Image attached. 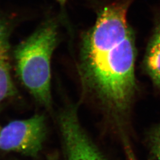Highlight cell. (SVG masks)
Here are the masks:
<instances>
[{"label": "cell", "mask_w": 160, "mask_h": 160, "mask_svg": "<svg viewBox=\"0 0 160 160\" xmlns=\"http://www.w3.org/2000/svg\"><path fill=\"white\" fill-rule=\"evenodd\" d=\"M147 144L152 158L154 160H160V123L149 132Z\"/></svg>", "instance_id": "obj_7"}, {"label": "cell", "mask_w": 160, "mask_h": 160, "mask_svg": "<svg viewBox=\"0 0 160 160\" xmlns=\"http://www.w3.org/2000/svg\"><path fill=\"white\" fill-rule=\"evenodd\" d=\"M10 53L8 26L0 16V102L13 96L16 92L11 75Z\"/></svg>", "instance_id": "obj_5"}, {"label": "cell", "mask_w": 160, "mask_h": 160, "mask_svg": "<svg viewBox=\"0 0 160 160\" xmlns=\"http://www.w3.org/2000/svg\"><path fill=\"white\" fill-rule=\"evenodd\" d=\"M56 1L60 5L61 7H63L65 6L68 0H56Z\"/></svg>", "instance_id": "obj_9"}, {"label": "cell", "mask_w": 160, "mask_h": 160, "mask_svg": "<svg viewBox=\"0 0 160 160\" xmlns=\"http://www.w3.org/2000/svg\"><path fill=\"white\" fill-rule=\"evenodd\" d=\"M57 123L63 160H108L82 125L77 105L62 110Z\"/></svg>", "instance_id": "obj_3"}, {"label": "cell", "mask_w": 160, "mask_h": 160, "mask_svg": "<svg viewBox=\"0 0 160 160\" xmlns=\"http://www.w3.org/2000/svg\"><path fill=\"white\" fill-rule=\"evenodd\" d=\"M133 1H107L97 9L95 23L82 36L78 66L84 92L102 109L125 160H138L131 128L137 53L128 21Z\"/></svg>", "instance_id": "obj_1"}, {"label": "cell", "mask_w": 160, "mask_h": 160, "mask_svg": "<svg viewBox=\"0 0 160 160\" xmlns=\"http://www.w3.org/2000/svg\"><path fill=\"white\" fill-rule=\"evenodd\" d=\"M46 135V120L43 114L12 121L0 129V150L35 158L42 151Z\"/></svg>", "instance_id": "obj_4"}, {"label": "cell", "mask_w": 160, "mask_h": 160, "mask_svg": "<svg viewBox=\"0 0 160 160\" xmlns=\"http://www.w3.org/2000/svg\"><path fill=\"white\" fill-rule=\"evenodd\" d=\"M48 160H59L58 155L57 153H52L49 155L48 157Z\"/></svg>", "instance_id": "obj_8"}, {"label": "cell", "mask_w": 160, "mask_h": 160, "mask_svg": "<svg viewBox=\"0 0 160 160\" xmlns=\"http://www.w3.org/2000/svg\"><path fill=\"white\" fill-rule=\"evenodd\" d=\"M143 64L155 86L160 88V18L149 42Z\"/></svg>", "instance_id": "obj_6"}, {"label": "cell", "mask_w": 160, "mask_h": 160, "mask_svg": "<svg viewBox=\"0 0 160 160\" xmlns=\"http://www.w3.org/2000/svg\"><path fill=\"white\" fill-rule=\"evenodd\" d=\"M58 42V24L49 18L17 46L14 51L18 78L34 99L52 107L51 59Z\"/></svg>", "instance_id": "obj_2"}, {"label": "cell", "mask_w": 160, "mask_h": 160, "mask_svg": "<svg viewBox=\"0 0 160 160\" xmlns=\"http://www.w3.org/2000/svg\"><path fill=\"white\" fill-rule=\"evenodd\" d=\"M0 129H1V126H0Z\"/></svg>", "instance_id": "obj_10"}]
</instances>
